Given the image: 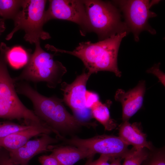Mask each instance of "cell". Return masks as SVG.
Here are the masks:
<instances>
[{
  "instance_id": "18",
  "label": "cell",
  "mask_w": 165,
  "mask_h": 165,
  "mask_svg": "<svg viewBox=\"0 0 165 165\" xmlns=\"http://www.w3.org/2000/svg\"><path fill=\"white\" fill-rule=\"evenodd\" d=\"M23 0H0V16L13 20L21 8Z\"/></svg>"
},
{
  "instance_id": "5",
  "label": "cell",
  "mask_w": 165,
  "mask_h": 165,
  "mask_svg": "<svg viewBox=\"0 0 165 165\" xmlns=\"http://www.w3.org/2000/svg\"><path fill=\"white\" fill-rule=\"evenodd\" d=\"M91 32L96 33L100 40L119 33L130 31L121 20L119 9L110 2L84 0Z\"/></svg>"
},
{
  "instance_id": "27",
  "label": "cell",
  "mask_w": 165,
  "mask_h": 165,
  "mask_svg": "<svg viewBox=\"0 0 165 165\" xmlns=\"http://www.w3.org/2000/svg\"><path fill=\"white\" fill-rule=\"evenodd\" d=\"M121 158H113L110 160L111 163L110 165H121Z\"/></svg>"
},
{
  "instance_id": "15",
  "label": "cell",
  "mask_w": 165,
  "mask_h": 165,
  "mask_svg": "<svg viewBox=\"0 0 165 165\" xmlns=\"http://www.w3.org/2000/svg\"><path fill=\"white\" fill-rule=\"evenodd\" d=\"M50 151L62 165H73L79 160L95 155L89 151L70 145L56 147L53 146Z\"/></svg>"
},
{
  "instance_id": "21",
  "label": "cell",
  "mask_w": 165,
  "mask_h": 165,
  "mask_svg": "<svg viewBox=\"0 0 165 165\" xmlns=\"http://www.w3.org/2000/svg\"><path fill=\"white\" fill-rule=\"evenodd\" d=\"M38 161L41 165H62L52 154L41 156Z\"/></svg>"
},
{
  "instance_id": "13",
  "label": "cell",
  "mask_w": 165,
  "mask_h": 165,
  "mask_svg": "<svg viewBox=\"0 0 165 165\" xmlns=\"http://www.w3.org/2000/svg\"><path fill=\"white\" fill-rule=\"evenodd\" d=\"M54 131L47 125L35 124L28 128L10 134L0 138V147L8 152L16 149L27 142L33 137Z\"/></svg>"
},
{
  "instance_id": "25",
  "label": "cell",
  "mask_w": 165,
  "mask_h": 165,
  "mask_svg": "<svg viewBox=\"0 0 165 165\" xmlns=\"http://www.w3.org/2000/svg\"><path fill=\"white\" fill-rule=\"evenodd\" d=\"M111 159L108 155L101 154L98 159L94 161H91L88 165H110L108 161Z\"/></svg>"
},
{
  "instance_id": "14",
  "label": "cell",
  "mask_w": 165,
  "mask_h": 165,
  "mask_svg": "<svg viewBox=\"0 0 165 165\" xmlns=\"http://www.w3.org/2000/svg\"><path fill=\"white\" fill-rule=\"evenodd\" d=\"M140 125L137 122L131 124L128 121L123 122L119 127V137L128 145H132L135 148L151 149V144Z\"/></svg>"
},
{
  "instance_id": "26",
  "label": "cell",
  "mask_w": 165,
  "mask_h": 165,
  "mask_svg": "<svg viewBox=\"0 0 165 165\" xmlns=\"http://www.w3.org/2000/svg\"><path fill=\"white\" fill-rule=\"evenodd\" d=\"M148 165H165V160L163 155H157L153 159Z\"/></svg>"
},
{
  "instance_id": "10",
  "label": "cell",
  "mask_w": 165,
  "mask_h": 165,
  "mask_svg": "<svg viewBox=\"0 0 165 165\" xmlns=\"http://www.w3.org/2000/svg\"><path fill=\"white\" fill-rule=\"evenodd\" d=\"M91 75L84 70L71 84L64 82L61 84L63 102L71 109L74 116L84 122L92 117L91 111L86 106L85 94L87 82Z\"/></svg>"
},
{
  "instance_id": "17",
  "label": "cell",
  "mask_w": 165,
  "mask_h": 165,
  "mask_svg": "<svg viewBox=\"0 0 165 165\" xmlns=\"http://www.w3.org/2000/svg\"><path fill=\"white\" fill-rule=\"evenodd\" d=\"M31 55L24 49L20 46L8 48L6 53V58L10 66L17 69L26 66L28 63Z\"/></svg>"
},
{
  "instance_id": "23",
  "label": "cell",
  "mask_w": 165,
  "mask_h": 165,
  "mask_svg": "<svg viewBox=\"0 0 165 165\" xmlns=\"http://www.w3.org/2000/svg\"><path fill=\"white\" fill-rule=\"evenodd\" d=\"M160 63L156 64L148 69V73H152L157 76L159 81L165 86V74L160 69Z\"/></svg>"
},
{
  "instance_id": "2",
  "label": "cell",
  "mask_w": 165,
  "mask_h": 165,
  "mask_svg": "<svg viewBox=\"0 0 165 165\" xmlns=\"http://www.w3.org/2000/svg\"><path fill=\"white\" fill-rule=\"evenodd\" d=\"M127 33L126 32L119 33L95 43L82 42L72 51L60 49L50 45L48 49L77 57L81 60L91 75L99 71H108L120 77L121 72L118 67V52L121 42Z\"/></svg>"
},
{
  "instance_id": "9",
  "label": "cell",
  "mask_w": 165,
  "mask_h": 165,
  "mask_svg": "<svg viewBox=\"0 0 165 165\" xmlns=\"http://www.w3.org/2000/svg\"><path fill=\"white\" fill-rule=\"evenodd\" d=\"M64 139L67 144L88 150L94 154L108 155L111 160L123 159L130 150L128 145L119 136L102 135L86 139L74 137Z\"/></svg>"
},
{
  "instance_id": "24",
  "label": "cell",
  "mask_w": 165,
  "mask_h": 165,
  "mask_svg": "<svg viewBox=\"0 0 165 165\" xmlns=\"http://www.w3.org/2000/svg\"><path fill=\"white\" fill-rule=\"evenodd\" d=\"M0 165H19L13 163L11 160L9 152L0 147Z\"/></svg>"
},
{
  "instance_id": "3",
  "label": "cell",
  "mask_w": 165,
  "mask_h": 165,
  "mask_svg": "<svg viewBox=\"0 0 165 165\" xmlns=\"http://www.w3.org/2000/svg\"><path fill=\"white\" fill-rule=\"evenodd\" d=\"M0 118L24 120L25 124L45 123L19 98L7 67L6 48L0 47Z\"/></svg>"
},
{
  "instance_id": "12",
  "label": "cell",
  "mask_w": 165,
  "mask_h": 165,
  "mask_svg": "<svg viewBox=\"0 0 165 165\" xmlns=\"http://www.w3.org/2000/svg\"><path fill=\"white\" fill-rule=\"evenodd\" d=\"M145 90V82L142 80L135 87L127 92L122 89L117 90L115 99L122 104L123 122L128 121L141 108Z\"/></svg>"
},
{
  "instance_id": "8",
  "label": "cell",
  "mask_w": 165,
  "mask_h": 165,
  "mask_svg": "<svg viewBox=\"0 0 165 165\" xmlns=\"http://www.w3.org/2000/svg\"><path fill=\"white\" fill-rule=\"evenodd\" d=\"M48 9L45 11V23L53 19L72 21L79 25L82 35L91 32L89 19L83 0H49Z\"/></svg>"
},
{
  "instance_id": "4",
  "label": "cell",
  "mask_w": 165,
  "mask_h": 165,
  "mask_svg": "<svg viewBox=\"0 0 165 165\" xmlns=\"http://www.w3.org/2000/svg\"><path fill=\"white\" fill-rule=\"evenodd\" d=\"M35 51L21 74L13 78L16 82L25 80L37 83L44 82L48 87L54 88L61 83L63 75L67 72L62 63L53 59L54 54L42 49L40 41L35 43Z\"/></svg>"
},
{
  "instance_id": "1",
  "label": "cell",
  "mask_w": 165,
  "mask_h": 165,
  "mask_svg": "<svg viewBox=\"0 0 165 165\" xmlns=\"http://www.w3.org/2000/svg\"><path fill=\"white\" fill-rule=\"evenodd\" d=\"M15 87L17 93L31 101L35 115L53 130L59 139L63 138L60 133L73 132L81 127L96 125L95 123L79 120L68 112L62 103V99L45 96L26 82H16Z\"/></svg>"
},
{
  "instance_id": "16",
  "label": "cell",
  "mask_w": 165,
  "mask_h": 165,
  "mask_svg": "<svg viewBox=\"0 0 165 165\" xmlns=\"http://www.w3.org/2000/svg\"><path fill=\"white\" fill-rule=\"evenodd\" d=\"M111 101H107L103 104L100 100L94 103L90 109L92 117L95 119L104 127L105 130L110 131L115 128L117 124L110 116L108 107Z\"/></svg>"
},
{
  "instance_id": "28",
  "label": "cell",
  "mask_w": 165,
  "mask_h": 165,
  "mask_svg": "<svg viewBox=\"0 0 165 165\" xmlns=\"http://www.w3.org/2000/svg\"><path fill=\"white\" fill-rule=\"evenodd\" d=\"M93 157V156H92L87 158L88 160L84 165H88L90 162L92 160Z\"/></svg>"
},
{
  "instance_id": "11",
  "label": "cell",
  "mask_w": 165,
  "mask_h": 165,
  "mask_svg": "<svg viewBox=\"0 0 165 165\" xmlns=\"http://www.w3.org/2000/svg\"><path fill=\"white\" fill-rule=\"evenodd\" d=\"M49 134H42L40 138L29 140L21 147L8 152L11 161L19 165H29L30 160L35 156L50 151L52 145L58 140Z\"/></svg>"
},
{
  "instance_id": "7",
  "label": "cell",
  "mask_w": 165,
  "mask_h": 165,
  "mask_svg": "<svg viewBox=\"0 0 165 165\" xmlns=\"http://www.w3.org/2000/svg\"><path fill=\"white\" fill-rule=\"evenodd\" d=\"M160 0H115L114 4L118 6L123 13L125 23L133 33L135 40L139 41L140 33L147 31L152 35L155 30L148 23L149 19L156 16L150 8L158 3Z\"/></svg>"
},
{
  "instance_id": "20",
  "label": "cell",
  "mask_w": 165,
  "mask_h": 165,
  "mask_svg": "<svg viewBox=\"0 0 165 165\" xmlns=\"http://www.w3.org/2000/svg\"><path fill=\"white\" fill-rule=\"evenodd\" d=\"M37 124H20L10 122H0V138L30 128Z\"/></svg>"
},
{
  "instance_id": "19",
  "label": "cell",
  "mask_w": 165,
  "mask_h": 165,
  "mask_svg": "<svg viewBox=\"0 0 165 165\" xmlns=\"http://www.w3.org/2000/svg\"><path fill=\"white\" fill-rule=\"evenodd\" d=\"M148 156L144 148L136 149L133 147L125 156L123 165H141Z\"/></svg>"
},
{
  "instance_id": "22",
  "label": "cell",
  "mask_w": 165,
  "mask_h": 165,
  "mask_svg": "<svg viewBox=\"0 0 165 165\" xmlns=\"http://www.w3.org/2000/svg\"><path fill=\"white\" fill-rule=\"evenodd\" d=\"M99 100V96L97 94L86 90L85 94V101L86 105L87 108L90 109L93 104Z\"/></svg>"
},
{
  "instance_id": "6",
  "label": "cell",
  "mask_w": 165,
  "mask_h": 165,
  "mask_svg": "<svg viewBox=\"0 0 165 165\" xmlns=\"http://www.w3.org/2000/svg\"><path fill=\"white\" fill-rule=\"evenodd\" d=\"M47 1L23 0L20 10L13 20L14 28L7 36L6 39H10L15 32L20 29L25 32L24 38L30 43H35L40 39L50 38L49 33L43 30L45 21V7Z\"/></svg>"
}]
</instances>
